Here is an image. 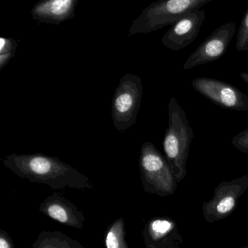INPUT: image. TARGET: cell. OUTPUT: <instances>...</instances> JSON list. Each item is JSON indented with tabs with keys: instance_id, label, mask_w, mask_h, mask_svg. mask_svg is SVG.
Instances as JSON below:
<instances>
[{
	"instance_id": "cell-1",
	"label": "cell",
	"mask_w": 248,
	"mask_h": 248,
	"mask_svg": "<svg viewBox=\"0 0 248 248\" xmlns=\"http://www.w3.org/2000/svg\"><path fill=\"white\" fill-rule=\"evenodd\" d=\"M4 166L21 179L43 184L51 189L66 187L93 189L90 179L58 157L41 153L9 155L3 160Z\"/></svg>"
},
{
	"instance_id": "cell-2",
	"label": "cell",
	"mask_w": 248,
	"mask_h": 248,
	"mask_svg": "<svg viewBox=\"0 0 248 248\" xmlns=\"http://www.w3.org/2000/svg\"><path fill=\"white\" fill-rule=\"evenodd\" d=\"M193 138V129L186 112L176 97H172L168 103V127L163 140V149L178 183L187 174L186 162Z\"/></svg>"
},
{
	"instance_id": "cell-3",
	"label": "cell",
	"mask_w": 248,
	"mask_h": 248,
	"mask_svg": "<svg viewBox=\"0 0 248 248\" xmlns=\"http://www.w3.org/2000/svg\"><path fill=\"white\" fill-rule=\"evenodd\" d=\"M214 0H157L143 10L132 21L128 36L150 32L173 25L176 21L195 10Z\"/></svg>"
},
{
	"instance_id": "cell-4",
	"label": "cell",
	"mask_w": 248,
	"mask_h": 248,
	"mask_svg": "<svg viewBox=\"0 0 248 248\" xmlns=\"http://www.w3.org/2000/svg\"><path fill=\"white\" fill-rule=\"evenodd\" d=\"M139 169L146 192L165 197L176 192L178 182L168 161L150 141L141 146Z\"/></svg>"
},
{
	"instance_id": "cell-5",
	"label": "cell",
	"mask_w": 248,
	"mask_h": 248,
	"mask_svg": "<svg viewBox=\"0 0 248 248\" xmlns=\"http://www.w3.org/2000/svg\"><path fill=\"white\" fill-rule=\"evenodd\" d=\"M142 97L141 78L132 74L124 76L115 90L112 102V118L117 131H125L135 123Z\"/></svg>"
},
{
	"instance_id": "cell-6",
	"label": "cell",
	"mask_w": 248,
	"mask_h": 248,
	"mask_svg": "<svg viewBox=\"0 0 248 248\" xmlns=\"http://www.w3.org/2000/svg\"><path fill=\"white\" fill-rule=\"evenodd\" d=\"M248 189V175L221 182L215 187L212 199L202 205L205 220L214 222L230 216L237 208L239 200Z\"/></svg>"
},
{
	"instance_id": "cell-7",
	"label": "cell",
	"mask_w": 248,
	"mask_h": 248,
	"mask_svg": "<svg viewBox=\"0 0 248 248\" xmlns=\"http://www.w3.org/2000/svg\"><path fill=\"white\" fill-rule=\"evenodd\" d=\"M195 91L218 107L237 111H248V96L231 84L208 77L192 81Z\"/></svg>"
},
{
	"instance_id": "cell-8",
	"label": "cell",
	"mask_w": 248,
	"mask_h": 248,
	"mask_svg": "<svg viewBox=\"0 0 248 248\" xmlns=\"http://www.w3.org/2000/svg\"><path fill=\"white\" fill-rule=\"evenodd\" d=\"M235 33L236 23L234 21L227 22L217 28L187 58L183 64V69H192L221 59Z\"/></svg>"
},
{
	"instance_id": "cell-9",
	"label": "cell",
	"mask_w": 248,
	"mask_h": 248,
	"mask_svg": "<svg viewBox=\"0 0 248 248\" xmlns=\"http://www.w3.org/2000/svg\"><path fill=\"white\" fill-rule=\"evenodd\" d=\"M205 17V10L199 9L188 13L165 33L162 43L171 50L184 49L198 37Z\"/></svg>"
},
{
	"instance_id": "cell-10",
	"label": "cell",
	"mask_w": 248,
	"mask_h": 248,
	"mask_svg": "<svg viewBox=\"0 0 248 248\" xmlns=\"http://www.w3.org/2000/svg\"><path fill=\"white\" fill-rule=\"evenodd\" d=\"M146 248H182L183 239L177 224L168 217H155L144 226L142 232Z\"/></svg>"
},
{
	"instance_id": "cell-11",
	"label": "cell",
	"mask_w": 248,
	"mask_h": 248,
	"mask_svg": "<svg viewBox=\"0 0 248 248\" xmlns=\"http://www.w3.org/2000/svg\"><path fill=\"white\" fill-rule=\"evenodd\" d=\"M39 211L51 219L67 227L81 230L85 221L84 214L71 201L54 192L41 203Z\"/></svg>"
},
{
	"instance_id": "cell-12",
	"label": "cell",
	"mask_w": 248,
	"mask_h": 248,
	"mask_svg": "<svg viewBox=\"0 0 248 248\" xmlns=\"http://www.w3.org/2000/svg\"><path fill=\"white\" fill-rule=\"evenodd\" d=\"M78 0H39L32 10V18L40 23L61 24L76 15Z\"/></svg>"
},
{
	"instance_id": "cell-13",
	"label": "cell",
	"mask_w": 248,
	"mask_h": 248,
	"mask_svg": "<svg viewBox=\"0 0 248 248\" xmlns=\"http://www.w3.org/2000/svg\"><path fill=\"white\" fill-rule=\"evenodd\" d=\"M32 248H86L80 242L60 231H42Z\"/></svg>"
},
{
	"instance_id": "cell-14",
	"label": "cell",
	"mask_w": 248,
	"mask_h": 248,
	"mask_svg": "<svg viewBox=\"0 0 248 248\" xmlns=\"http://www.w3.org/2000/svg\"><path fill=\"white\" fill-rule=\"evenodd\" d=\"M106 248H130L125 240V221L116 218L106 230L104 238Z\"/></svg>"
},
{
	"instance_id": "cell-15",
	"label": "cell",
	"mask_w": 248,
	"mask_h": 248,
	"mask_svg": "<svg viewBox=\"0 0 248 248\" xmlns=\"http://www.w3.org/2000/svg\"><path fill=\"white\" fill-rule=\"evenodd\" d=\"M17 43L12 38H0V70H2L15 56Z\"/></svg>"
},
{
	"instance_id": "cell-16",
	"label": "cell",
	"mask_w": 248,
	"mask_h": 248,
	"mask_svg": "<svg viewBox=\"0 0 248 248\" xmlns=\"http://www.w3.org/2000/svg\"><path fill=\"white\" fill-rule=\"evenodd\" d=\"M236 49L240 52L248 51V8L243 16L237 31Z\"/></svg>"
},
{
	"instance_id": "cell-17",
	"label": "cell",
	"mask_w": 248,
	"mask_h": 248,
	"mask_svg": "<svg viewBox=\"0 0 248 248\" xmlns=\"http://www.w3.org/2000/svg\"><path fill=\"white\" fill-rule=\"evenodd\" d=\"M231 143L242 153L248 154V128L234 136Z\"/></svg>"
},
{
	"instance_id": "cell-18",
	"label": "cell",
	"mask_w": 248,
	"mask_h": 248,
	"mask_svg": "<svg viewBox=\"0 0 248 248\" xmlns=\"http://www.w3.org/2000/svg\"><path fill=\"white\" fill-rule=\"evenodd\" d=\"M0 248H15L11 237L2 229H0Z\"/></svg>"
},
{
	"instance_id": "cell-19",
	"label": "cell",
	"mask_w": 248,
	"mask_h": 248,
	"mask_svg": "<svg viewBox=\"0 0 248 248\" xmlns=\"http://www.w3.org/2000/svg\"><path fill=\"white\" fill-rule=\"evenodd\" d=\"M240 78L245 81V82L247 83L248 84V72H243L240 74Z\"/></svg>"
},
{
	"instance_id": "cell-20",
	"label": "cell",
	"mask_w": 248,
	"mask_h": 248,
	"mask_svg": "<svg viewBox=\"0 0 248 248\" xmlns=\"http://www.w3.org/2000/svg\"><path fill=\"white\" fill-rule=\"evenodd\" d=\"M243 248H248V246H245V247H243Z\"/></svg>"
}]
</instances>
